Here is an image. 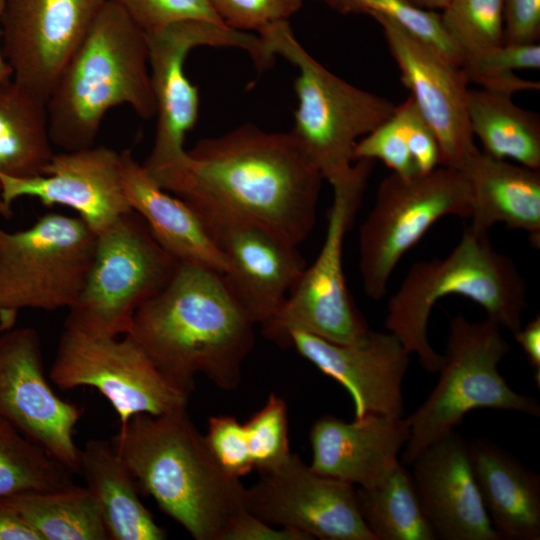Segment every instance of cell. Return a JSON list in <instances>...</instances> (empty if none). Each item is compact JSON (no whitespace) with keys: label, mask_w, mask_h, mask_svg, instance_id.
I'll return each instance as SVG.
<instances>
[{"label":"cell","mask_w":540,"mask_h":540,"mask_svg":"<svg viewBox=\"0 0 540 540\" xmlns=\"http://www.w3.org/2000/svg\"><path fill=\"white\" fill-rule=\"evenodd\" d=\"M149 174L186 203L231 210L296 246L313 229L324 180L289 132L250 123L200 140L183 158Z\"/></svg>","instance_id":"obj_1"},{"label":"cell","mask_w":540,"mask_h":540,"mask_svg":"<svg viewBox=\"0 0 540 540\" xmlns=\"http://www.w3.org/2000/svg\"><path fill=\"white\" fill-rule=\"evenodd\" d=\"M255 325L222 273L179 263L168 283L136 311L127 334L190 395L198 374L224 390L238 387Z\"/></svg>","instance_id":"obj_2"},{"label":"cell","mask_w":540,"mask_h":540,"mask_svg":"<svg viewBox=\"0 0 540 540\" xmlns=\"http://www.w3.org/2000/svg\"><path fill=\"white\" fill-rule=\"evenodd\" d=\"M112 445L138 488L196 540H223L244 508L245 488L215 459L187 408L134 415Z\"/></svg>","instance_id":"obj_3"},{"label":"cell","mask_w":540,"mask_h":540,"mask_svg":"<svg viewBox=\"0 0 540 540\" xmlns=\"http://www.w3.org/2000/svg\"><path fill=\"white\" fill-rule=\"evenodd\" d=\"M123 104L144 119L155 117L146 33L106 0L48 96L52 144L62 151L94 146L105 114Z\"/></svg>","instance_id":"obj_4"},{"label":"cell","mask_w":540,"mask_h":540,"mask_svg":"<svg viewBox=\"0 0 540 540\" xmlns=\"http://www.w3.org/2000/svg\"><path fill=\"white\" fill-rule=\"evenodd\" d=\"M449 295L478 304L488 319L512 334L521 328L528 305L523 276L508 255L493 247L486 231L468 226L446 257L415 262L388 302L385 326L430 373L440 370L443 355L429 343L428 320L435 304Z\"/></svg>","instance_id":"obj_5"},{"label":"cell","mask_w":540,"mask_h":540,"mask_svg":"<svg viewBox=\"0 0 540 540\" xmlns=\"http://www.w3.org/2000/svg\"><path fill=\"white\" fill-rule=\"evenodd\" d=\"M257 33L271 57L280 56L297 67L294 90L298 105L289 133L331 185L350 171L358 140L388 120L396 105L324 67L297 40L288 20L269 24Z\"/></svg>","instance_id":"obj_6"},{"label":"cell","mask_w":540,"mask_h":540,"mask_svg":"<svg viewBox=\"0 0 540 540\" xmlns=\"http://www.w3.org/2000/svg\"><path fill=\"white\" fill-rule=\"evenodd\" d=\"M501 329L487 317L477 322L462 315L451 319L436 386L407 417L410 436L402 454L404 464L410 465L472 410H509L540 416L538 401L514 391L498 371L499 363L510 351Z\"/></svg>","instance_id":"obj_7"},{"label":"cell","mask_w":540,"mask_h":540,"mask_svg":"<svg viewBox=\"0 0 540 540\" xmlns=\"http://www.w3.org/2000/svg\"><path fill=\"white\" fill-rule=\"evenodd\" d=\"M373 165V160H356L344 177L331 184L333 202L328 211L323 245L277 313L261 325L269 340L289 347V333L302 331L330 342L347 344L369 330L346 284L343 249Z\"/></svg>","instance_id":"obj_8"},{"label":"cell","mask_w":540,"mask_h":540,"mask_svg":"<svg viewBox=\"0 0 540 540\" xmlns=\"http://www.w3.org/2000/svg\"><path fill=\"white\" fill-rule=\"evenodd\" d=\"M97 234L78 216L47 213L30 227L0 226V329L23 309L70 308L93 262Z\"/></svg>","instance_id":"obj_9"},{"label":"cell","mask_w":540,"mask_h":540,"mask_svg":"<svg viewBox=\"0 0 540 540\" xmlns=\"http://www.w3.org/2000/svg\"><path fill=\"white\" fill-rule=\"evenodd\" d=\"M178 264L141 216L129 211L97 235L92 265L68 308L65 328L99 337L127 334L136 311L168 283Z\"/></svg>","instance_id":"obj_10"},{"label":"cell","mask_w":540,"mask_h":540,"mask_svg":"<svg viewBox=\"0 0 540 540\" xmlns=\"http://www.w3.org/2000/svg\"><path fill=\"white\" fill-rule=\"evenodd\" d=\"M471 194L463 174L439 166L426 173L391 172L359 227V272L365 294L381 300L397 264L426 232L449 215L470 218Z\"/></svg>","instance_id":"obj_11"},{"label":"cell","mask_w":540,"mask_h":540,"mask_svg":"<svg viewBox=\"0 0 540 540\" xmlns=\"http://www.w3.org/2000/svg\"><path fill=\"white\" fill-rule=\"evenodd\" d=\"M145 33L157 120L152 149L143 165L152 172L183 158L186 135L199 116V91L185 73L192 49H243L259 70L270 67L273 58L258 35L202 20L178 21Z\"/></svg>","instance_id":"obj_12"},{"label":"cell","mask_w":540,"mask_h":540,"mask_svg":"<svg viewBox=\"0 0 540 540\" xmlns=\"http://www.w3.org/2000/svg\"><path fill=\"white\" fill-rule=\"evenodd\" d=\"M49 379L60 389H97L116 411L120 427L137 414L158 416L187 408L189 400L129 334L99 337L65 328Z\"/></svg>","instance_id":"obj_13"},{"label":"cell","mask_w":540,"mask_h":540,"mask_svg":"<svg viewBox=\"0 0 540 540\" xmlns=\"http://www.w3.org/2000/svg\"><path fill=\"white\" fill-rule=\"evenodd\" d=\"M188 204V203H187ZM227 262L226 281L256 324L280 309L306 268L296 245L273 229L210 203L188 204Z\"/></svg>","instance_id":"obj_14"},{"label":"cell","mask_w":540,"mask_h":540,"mask_svg":"<svg viewBox=\"0 0 540 540\" xmlns=\"http://www.w3.org/2000/svg\"><path fill=\"white\" fill-rule=\"evenodd\" d=\"M243 505L269 524L312 539L375 540L361 515L357 487L315 472L297 454L260 473L244 489Z\"/></svg>","instance_id":"obj_15"},{"label":"cell","mask_w":540,"mask_h":540,"mask_svg":"<svg viewBox=\"0 0 540 540\" xmlns=\"http://www.w3.org/2000/svg\"><path fill=\"white\" fill-rule=\"evenodd\" d=\"M0 417L78 474L81 450L74 430L81 409L52 389L34 328L12 327L0 334Z\"/></svg>","instance_id":"obj_16"},{"label":"cell","mask_w":540,"mask_h":540,"mask_svg":"<svg viewBox=\"0 0 540 540\" xmlns=\"http://www.w3.org/2000/svg\"><path fill=\"white\" fill-rule=\"evenodd\" d=\"M106 0H5L2 51L12 78L47 102Z\"/></svg>","instance_id":"obj_17"},{"label":"cell","mask_w":540,"mask_h":540,"mask_svg":"<svg viewBox=\"0 0 540 540\" xmlns=\"http://www.w3.org/2000/svg\"><path fill=\"white\" fill-rule=\"evenodd\" d=\"M371 17L382 28L403 85L437 137L440 166L459 170L477 148L467 116L469 80L465 70L391 20Z\"/></svg>","instance_id":"obj_18"},{"label":"cell","mask_w":540,"mask_h":540,"mask_svg":"<svg viewBox=\"0 0 540 540\" xmlns=\"http://www.w3.org/2000/svg\"><path fill=\"white\" fill-rule=\"evenodd\" d=\"M5 203L34 197L43 205L76 211L97 235L132 211L123 187L122 154L105 146L54 153L43 175H0Z\"/></svg>","instance_id":"obj_19"},{"label":"cell","mask_w":540,"mask_h":540,"mask_svg":"<svg viewBox=\"0 0 540 540\" xmlns=\"http://www.w3.org/2000/svg\"><path fill=\"white\" fill-rule=\"evenodd\" d=\"M288 345L348 391L355 419L367 415L404 416L402 384L410 353L393 333L369 329L356 341L339 344L291 331Z\"/></svg>","instance_id":"obj_20"},{"label":"cell","mask_w":540,"mask_h":540,"mask_svg":"<svg viewBox=\"0 0 540 540\" xmlns=\"http://www.w3.org/2000/svg\"><path fill=\"white\" fill-rule=\"evenodd\" d=\"M424 510L441 540H501L484 507L472 471L468 442L455 430L410 464Z\"/></svg>","instance_id":"obj_21"},{"label":"cell","mask_w":540,"mask_h":540,"mask_svg":"<svg viewBox=\"0 0 540 540\" xmlns=\"http://www.w3.org/2000/svg\"><path fill=\"white\" fill-rule=\"evenodd\" d=\"M409 436L404 416L367 415L346 422L326 415L310 430V467L359 488H372L399 466L398 456Z\"/></svg>","instance_id":"obj_22"},{"label":"cell","mask_w":540,"mask_h":540,"mask_svg":"<svg viewBox=\"0 0 540 540\" xmlns=\"http://www.w3.org/2000/svg\"><path fill=\"white\" fill-rule=\"evenodd\" d=\"M459 171L471 194L470 227L488 232L503 223L540 247V170L494 158L477 147Z\"/></svg>","instance_id":"obj_23"},{"label":"cell","mask_w":540,"mask_h":540,"mask_svg":"<svg viewBox=\"0 0 540 540\" xmlns=\"http://www.w3.org/2000/svg\"><path fill=\"white\" fill-rule=\"evenodd\" d=\"M121 154L127 201L160 246L178 263L205 266L224 275L227 262L198 214L159 186L130 151Z\"/></svg>","instance_id":"obj_24"},{"label":"cell","mask_w":540,"mask_h":540,"mask_svg":"<svg viewBox=\"0 0 540 540\" xmlns=\"http://www.w3.org/2000/svg\"><path fill=\"white\" fill-rule=\"evenodd\" d=\"M468 448L484 507L501 540H539V475L489 439H474Z\"/></svg>","instance_id":"obj_25"},{"label":"cell","mask_w":540,"mask_h":540,"mask_svg":"<svg viewBox=\"0 0 540 540\" xmlns=\"http://www.w3.org/2000/svg\"><path fill=\"white\" fill-rule=\"evenodd\" d=\"M95 498L112 540H163L159 526L138 495V485L107 441L89 440L80 451L79 472Z\"/></svg>","instance_id":"obj_26"},{"label":"cell","mask_w":540,"mask_h":540,"mask_svg":"<svg viewBox=\"0 0 540 540\" xmlns=\"http://www.w3.org/2000/svg\"><path fill=\"white\" fill-rule=\"evenodd\" d=\"M52 146L46 102L12 77L0 81V175H43Z\"/></svg>","instance_id":"obj_27"},{"label":"cell","mask_w":540,"mask_h":540,"mask_svg":"<svg viewBox=\"0 0 540 540\" xmlns=\"http://www.w3.org/2000/svg\"><path fill=\"white\" fill-rule=\"evenodd\" d=\"M467 116L483 152L497 159L540 170V118L511 96L482 88L468 89Z\"/></svg>","instance_id":"obj_28"},{"label":"cell","mask_w":540,"mask_h":540,"mask_svg":"<svg viewBox=\"0 0 540 540\" xmlns=\"http://www.w3.org/2000/svg\"><path fill=\"white\" fill-rule=\"evenodd\" d=\"M0 504L31 527L41 540L109 539L98 504L88 488H63L0 498Z\"/></svg>","instance_id":"obj_29"},{"label":"cell","mask_w":540,"mask_h":540,"mask_svg":"<svg viewBox=\"0 0 540 540\" xmlns=\"http://www.w3.org/2000/svg\"><path fill=\"white\" fill-rule=\"evenodd\" d=\"M361 515L375 540H435L412 475L402 465L378 486L357 488Z\"/></svg>","instance_id":"obj_30"},{"label":"cell","mask_w":540,"mask_h":540,"mask_svg":"<svg viewBox=\"0 0 540 540\" xmlns=\"http://www.w3.org/2000/svg\"><path fill=\"white\" fill-rule=\"evenodd\" d=\"M71 472L0 417V498L70 485Z\"/></svg>","instance_id":"obj_31"},{"label":"cell","mask_w":540,"mask_h":540,"mask_svg":"<svg viewBox=\"0 0 540 540\" xmlns=\"http://www.w3.org/2000/svg\"><path fill=\"white\" fill-rule=\"evenodd\" d=\"M440 16L463 65L504 44L503 0H452Z\"/></svg>","instance_id":"obj_32"},{"label":"cell","mask_w":540,"mask_h":540,"mask_svg":"<svg viewBox=\"0 0 540 540\" xmlns=\"http://www.w3.org/2000/svg\"><path fill=\"white\" fill-rule=\"evenodd\" d=\"M326 4L343 14L385 17L463 67V59L444 29L440 13L434 10L418 7L407 0H327Z\"/></svg>","instance_id":"obj_33"},{"label":"cell","mask_w":540,"mask_h":540,"mask_svg":"<svg viewBox=\"0 0 540 540\" xmlns=\"http://www.w3.org/2000/svg\"><path fill=\"white\" fill-rule=\"evenodd\" d=\"M540 68V45L502 44L498 48L465 62L469 82L480 88L513 97L521 91L539 90L538 81L519 77L516 70H538Z\"/></svg>","instance_id":"obj_34"},{"label":"cell","mask_w":540,"mask_h":540,"mask_svg":"<svg viewBox=\"0 0 540 540\" xmlns=\"http://www.w3.org/2000/svg\"><path fill=\"white\" fill-rule=\"evenodd\" d=\"M244 427L253 468L259 473L275 469L289 458L287 405L282 398L270 394Z\"/></svg>","instance_id":"obj_35"},{"label":"cell","mask_w":540,"mask_h":540,"mask_svg":"<svg viewBox=\"0 0 540 540\" xmlns=\"http://www.w3.org/2000/svg\"><path fill=\"white\" fill-rule=\"evenodd\" d=\"M112 1L118 4L145 32L184 20H202L225 25L208 0Z\"/></svg>","instance_id":"obj_36"},{"label":"cell","mask_w":540,"mask_h":540,"mask_svg":"<svg viewBox=\"0 0 540 540\" xmlns=\"http://www.w3.org/2000/svg\"><path fill=\"white\" fill-rule=\"evenodd\" d=\"M359 159L379 160L393 173L405 177L419 173L394 114L358 140L354 149V161Z\"/></svg>","instance_id":"obj_37"},{"label":"cell","mask_w":540,"mask_h":540,"mask_svg":"<svg viewBox=\"0 0 540 540\" xmlns=\"http://www.w3.org/2000/svg\"><path fill=\"white\" fill-rule=\"evenodd\" d=\"M229 28L247 32L288 20L303 5V0H208Z\"/></svg>","instance_id":"obj_38"},{"label":"cell","mask_w":540,"mask_h":540,"mask_svg":"<svg viewBox=\"0 0 540 540\" xmlns=\"http://www.w3.org/2000/svg\"><path fill=\"white\" fill-rule=\"evenodd\" d=\"M205 440L215 459L231 476L240 478L254 469L244 424L235 417H211Z\"/></svg>","instance_id":"obj_39"},{"label":"cell","mask_w":540,"mask_h":540,"mask_svg":"<svg viewBox=\"0 0 540 540\" xmlns=\"http://www.w3.org/2000/svg\"><path fill=\"white\" fill-rule=\"evenodd\" d=\"M394 115L401 125L417 171L426 173L439 167L441 155L437 137L410 95L396 105Z\"/></svg>","instance_id":"obj_40"},{"label":"cell","mask_w":540,"mask_h":540,"mask_svg":"<svg viewBox=\"0 0 540 540\" xmlns=\"http://www.w3.org/2000/svg\"><path fill=\"white\" fill-rule=\"evenodd\" d=\"M504 43L531 44L540 38V0H503Z\"/></svg>","instance_id":"obj_41"},{"label":"cell","mask_w":540,"mask_h":540,"mask_svg":"<svg viewBox=\"0 0 540 540\" xmlns=\"http://www.w3.org/2000/svg\"><path fill=\"white\" fill-rule=\"evenodd\" d=\"M300 531L279 527L274 528L245 508L239 511L227 526L223 540H311Z\"/></svg>","instance_id":"obj_42"},{"label":"cell","mask_w":540,"mask_h":540,"mask_svg":"<svg viewBox=\"0 0 540 540\" xmlns=\"http://www.w3.org/2000/svg\"><path fill=\"white\" fill-rule=\"evenodd\" d=\"M534 370V380L540 387V316H535L527 325L513 334Z\"/></svg>","instance_id":"obj_43"},{"label":"cell","mask_w":540,"mask_h":540,"mask_svg":"<svg viewBox=\"0 0 540 540\" xmlns=\"http://www.w3.org/2000/svg\"><path fill=\"white\" fill-rule=\"evenodd\" d=\"M0 540H41L15 513L0 504Z\"/></svg>","instance_id":"obj_44"},{"label":"cell","mask_w":540,"mask_h":540,"mask_svg":"<svg viewBox=\"0 0 540 540\" xmlns=\"http://www.w3.org/2000/svg\"><path fill=\"white\" fill-rule=\"evenodd\" d=\"M411 2L412 4L428 9V10H436L441 9L443 10L452 0H407Z\"/></svg>","instance_id":"obj_45"},{"label":"cell","mask_w":540,"mask_h":540,"mask_svg":"<svg viewBox=\"0 0 540 540\" xmlns=\"http://www.w3.org/2000/svg\"><path fill=\"white\" fill-rule=\"evenodd\" d=\"M5 0H0V20L3 13ZM12 77V70L7 63L2 48L0 47V81Z\"/></svg>","instance_id":"obj_46"},{"label":"cell","mask_w":540,"mask_h":540,"mask_svg":"<svg viewBox=\"0 0 540 540\" xmlns=\"http://www.w3.org/2000/svg\"><path fill=\"white\" fill-rule=\"evenodd\" d=\"M12 214V207L5 203L0 190V216L4 218H9L12 216Z\"/></svg>","instance_id":"obj_47"},{"label":"cell","mask_w":540,"mask_h":540,"mask_svg":"<svg viewBox=\"0 0 540 540\" xmlns=\"http://www.w3.org/2000/svg\"><path fill=\"white\" fill-rule=\"evenodd\" d=\"M320 1H322V2L326 3V1H327V0H320Z\"/></svg>","instance_id":"obj_48"}]
</instances>
